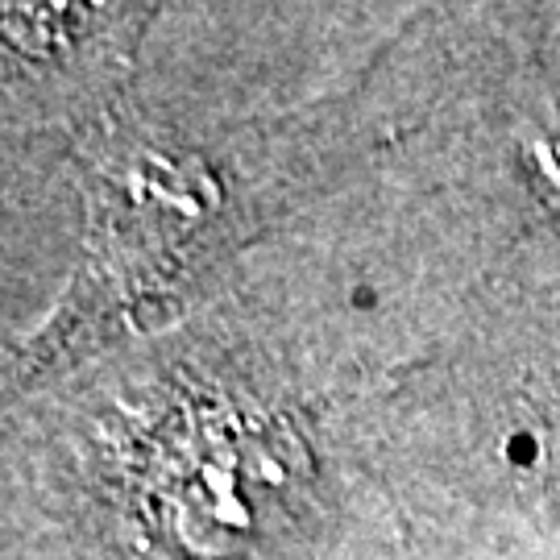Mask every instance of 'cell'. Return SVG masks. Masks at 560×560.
<instances>
[{"label": "cell", "mask_w": 560, "mask_h": 560, "mask_svg": "<svg viewBox=\"0 0 560 560\" xmlns=\"http://www.w3.org/2000/svg\"><path fill=\"white\" fill-rule=\"evenodd\" d=\"M303 478L307 457L282 420L233 399H196L141 441L133 506L175 552L229 557L279 523Z\"/></svg>", "instance_id": "1"}]
</instances>
